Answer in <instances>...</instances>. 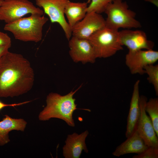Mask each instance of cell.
<instances>
[{
  "instance_id": "cell-1",
  "label": "cell",
  "mask_w": 158,
  "mask_h": 158,
  "mask_svg": "<svg viewBox=\"0 0 158 158\" xmlns=\"http://www.w3.org/2000/svg\"><path fill=\"white\" fill-rule=\"evenodd\" d=\"M34 80L30 63L21 54L8 51L0 59V97L26 93L32 88Z\"/></svg>"
},
{
  "instance_id": "cell-2",
  "label": "cell",
  "mask_w": 158,
  "mask_h": 158,
  "mask_svg": "<svg viewBox=\"0 0 158 158\" xmlns=\"http://www.w3.org/2000/svg\"><path fill=\"white\" fill-rule=\"evenodd\" d=\"M79 88L64 95L56 93H49L46 98V106L40 113L39 119L46 121L52 118H58L63 120L70 126H75L73 115L78 109L73 95Z\"/></svg>"
},
{
  "instance_id": "cell-3",
  "label": "cell",
  "mask_w": 158,
  "mask_h": 158,
  "mask_svg": "<svg viewBox=\"0 0 158 158\" xmlns=\"http://www.w3.org/2000/svg\"><path fill=\"white\" fill-rule=\"evenodd\" d=\"M48 19L43 15L31 14L29 16L6 23L4 30L11 32L17 40L38 42L42 40L43 27Z\"/></svg>"
},
{
  "instance_id": "cell-4",
  "label": "cell",
  "mask_w": 158,
  "mask_h": 158,
  "mask_svg": "<svg viewBox=\"0 0 158 158\" xmlns=\"http://www.w3.org/2000/svg\"><path fill=\"white\" fill-rule=\"evenodd\" d=\"M106 27L118 30L120 28L130 29L141 27L140 23L135 19L136 13L128 8L126 1L114 0L106 8Z\"/></svg>"
},
{
  "instance_id": "cell-5",
  "label": "cell",
  "mask_w": 158,
  "mask_h": 158,
  "mask_svg": "<svg viewBox=\"0 0 158 158\" xmlns=\"http://www.w3.org/2000/svg\"><path fill=\"white\" fill-rule=\"evenodd\" d=\"M97 58H107L123 49L119 39L118 30L107 27L96 32L88 39Z\"/></svg>"
},
{
  "instance_id": "cell-6",
  "label": "cell",
  "mask_w": 158,
  "mask_h": 158,
  "mask_svg": "<svg viewBox=\"0 0 158 158\" xmlns=\"http://www.w3.org/2000/svg\"><path fill=\"white\" fill-rule=\"evenodd\" d=\"M43 11L28 0H3L0 6V20L6 23L13 22L25 15H43Z\"/></svg>"
},
{
  "instance_id": "cell-7",
  "label": "cell",
  "mask_w": 158,
  "mask_h": 158,
  "mask_svg": "<svg viewBox=\"0 0 158 158\" xmlns=\"http://www.w3.org/2000/svg\"><path fill=\"white\" fill-rule=\"evenodd\" d=\"M69 0H35L36 4L41 8L51 23H58L68 41L72 36L71 29L65 18L64 10Z\"/></svg>"
},
{
  "instance_id": "cell-8",
  "label": "cell",
  "mask_w": 158,
  "mask_h": 158,
  "mask_svg": "<svg viewBox=\"0 0 158 158\" xmlns=\"http://www.w3.org/2000/svg\"><path fill=\"white\" fill-rule=\"evenodd\" d=\"M158 60V51L152 49L128 51L125 57V63L131 73L142 75L144 68L153 64Z\"/></svg>"
},
{
  "instance_id": "cell-9",
  "label": "cell",
  "mask_w": 158,
  "mask_h": 158,
  "mask_svg": "<svg viewBox=\"0 0 158 158\" xmlns=\"http://www.w3.org/2000/svg\"><path fill=\"white\" fill-rule=\"evenodd\" d=\"M105 27V19L101 14L88 12L83 18L72 28V36L88 39L93 34Z\"/></svg>"
},
{
  "instance_id": "cell-10",
  "label": "cell",
  "mask_w": 158,
  "mask_h": 158,
  "mask_svg": "<svg viewBox=\"0 0 158 158\" xmlns=\"http://www.w3.org/2000/svg\"><path fill=\"white\" fill-rule=\"evenodd\" d=\"M69 54L75 63H94L97 58L94 48L88 39L72 36L68 40Z\"/></svg>"
},
{
  "instance_id": "cell-11",
  "label": "cell",
  "mask_w": 158,
  "mask_h": 158,
  "mask_svg": "<svg viewBox=\"0 0 158 158\" xmlns=\"http://www.w3.org/2000/svg\"><path fill=\"white\" fill-rule=\"evenodd\" d=\"M147 101L145 96H140V114L136 130L148 147L158 148V137L154 130L151 120L145 109Z\"/></svg>"
},
{
  "instance_id": "cell-12",
  "label": "cell",
  "mask_w": 158,
  "mask_h": 158,
  "mask_svg": "<svg viewBox=\"0 0 158 158\" xmlns=\"http://www.w3.org/2000/svg\"><path fill=\"white\" fill-rule=\"evenodd\" d=\"M120 42L122 46L127 47L130 51L141 49H152L154 43L148 40L144 32L139 30L127 29L118 31Z\"/></svg>"
},
{
  "instance_id": "cell-13",
  "label": "cell",
  "mask_w": 158,
  "mask_h": 158,
  "mask_svg": "<svg viewBox=\"0 0 158 158\" xmlns=\"http://www.w3.org/2000/svg\"><path fill=\"white\" fill-rule=\"evenodd\" d=\"M89 134L86 130L78 134L74 133L68 135L63 147V154L65 158H79L83 150L87 153L88 150L85 142Z\"/></svg>"
},
{
  "instance_id": "cell-14",
  "label": "cell",
  "mask_w": 158,
  "mask_h": 158,
  "mask_svg": "<svg viewBox=\"0 0 158 158\" xmlns=\"http://www.w3.org/2000/svg\"><path fill=\"white\" fill-rule=\"evenodd\" d=\"M140 82L139 80H137L133 86L130 109L127 118V125L125 133L127 138L130 136L136 130L140 116Z\"/></svg>"
},
{
  "instance_id": "cell-15",
  "label": "cell",
  "mask_w": 158,
  "mask_h": 158,
  "mask_svg": "<svg viewBox=\"0 0 158 158\" xmlns=\"http://www.w3.org/2000/svg\"><path fill=\"white\" fill-rule=\"evenodd\" d=\"M148 147L136 129L130 136L116 147L112 154L117 157L129 153L139 154L144 152Z\"/></svg>"
},
{
  "instance_id": "cell-16",
  "label": "cell",
  "mask_w": 158,
  "mask_h": 158,
  "mask_svg": "<svg viewBox=\"0 0 158 158\" xmlns=\"http://www.w3.org/2000/svg\"><path fill=\"white\" fill-rule=\"evenodd\" d=\"M0 121V146H3L10 141L9 133L13 130L24 131L27 122L22 118H14L5 115Z\"/></svg>"
},
{
  "instance_id": "cell-17",
  "label": "cell",
  "mask_w": 158,
  "mask_h": 158,
  "mask_svg": "<svg viewBox=\"0 0 158 158\" xmlns=\"http://www.w3.org/2000/svg\"><path fill=\"white\" fill-rule=\"evenodd\" d=\"M88 3L87 2H73L69 0L67 2L65 8L64 14L71 29L85 16L87 13Z\"/></svg>"
},
{
  "instance_id": "cell-18",
  "label": "cell",
  "mask_w": 158,
  "mask_h": 158,
  "mask_svg": "<svg viewBox=\"0 0 158 158\" xmlns=\"http://www.w3.org/2000/svg\"><path fill=\"white\" fill-rule=\"evenodd\" d=\"M152 121L153 125L158 137V99L151 98L147 101L145 108Z\"/></svg>"
},
{
  "instance_id": "cell-19",
  "label": "cell",
  "mask_w": 158,
  "mask_h": 158,
  "mask_svg": "<svg viewBox=\"0 0 158 158\" xmlns=\"http://www.w3.org/2000/svg\"><path fill=\"white\" fill-rule=\"evenodd\" d=\"M145 73L147 74V80L154 86L156 95H158V65H148L144 68Z\"/></svg>"
},
{
  "instance_id": "cell-20",
  "label": "cell",
  "mask_w": 158,
  "mask_h": 158,
  "mask_svg": "<svg viewBox=\"0 0 158 158\" xmlns=\"http://www.w3.org/2000/svg\"><path fill=\"white\" fill-rule=\"evenodd\" d=\"M114 0H88L90 3L87 8V13L95 12L101 14L104 12L107 6Z\"/></svg>"
},
{
  "instance_id": "cell-21",
  "label": "cell",
  "mask_w": 158,
  "mask_h": 158,
  "mask_svg": "<svg viewBox=\"0 0 158 158\" xmlns=\"http://www.w3.org/2000/svg\"><path fill=\"white\" fill-rule=\"evenodd\" d=\"M133 158H158V148L150 146L142 152L133 156Z\"/></svg>"
},
{
  "instance_id": "cell-22",
  "label": "cell",
  "mask_w": 158,
  "mask_h": 158,
  "mask_svg": "<svg viewBox=\"0 0 158 158\" xmlns=\"http://www.w3.org/2000/svg\"><path fill=\"white\" fill-rule=\"evenodd\" d=\"M11 44V40L7 33L0 31V46Z\"/></svg>"
},
{
  "instance_id": "cell-23",
  "label": "cell",
  "mask_w": 158,
  "mask_h": 158,
  "mask_svg": "<svg viewBox=\"0 0 158 158\" xmlns=\"http://www.w3.org/2000/svg\"><path fill=\"white\" fill-rule=\"evenodd\" d=\"M31 101H28L24 102H20L18 103H14L12 104H6L0 101V111L2 109L6 107H12L21 105L24 104L28 103L31 102Z\"/></svg>"
},
{
  "instance_id": "cell-24",
  "label": "cell",
  "mask_w": 158,
  "mask_h": 158,
  "mask_svg": "<svg viewBox=\"0 0 158 158\" xmlns=\"http://www.w3.org/2000/svg\"><path fill=\"white\" fill-rule=\"evenodd\" d=\"M11 46V44L0 46V59L8 51V49Z\"/></svg>"
},
{
  "instance_id": "cell-25",
  "label": "cell",
  "mask_w": 158,
  "mask_h": 158,
  "mask_svg": "<svg viewBox=\"0 0 158 158\" xmlns=\"http://www.w3.org/2000/svg\"><path fill=\"white\" fill-rule=\"evenodd\" d=\"M145 1L150 2L156 6H158V0H144Z\"/></svg>"
},
{
  "instance_id": "cell-26",
  "label": "cell",
  "mask_w": 158,
  "mask_h": 158,
  "mask_svg": "<svg viewBox=\"0 0 158 158\" xmlns=\"http://www.w3.org/2000/svg\"><path fill=\"white\" fill-rule=\"evenodd\" d=\"M3 0H0V6Z\"/></svg>"
}]
</instances>
